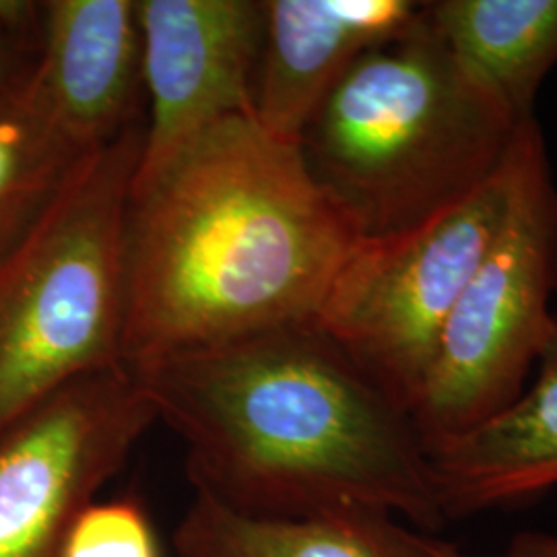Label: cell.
<instances>
[{"mask_svg": "<svg viewBox=\"0 0 557 557\" xmlns=\"http://www.w3.org/2000/svg\"><path fill=\"white\" fill-rule=\"evenodd\" d=\"M128 368L182 440L200 498L248 517L379 510L430 533L446 524L409 413L314 324Z\"/></svg>", "mask_w": 557, "mask_h": 557, "instance_id": "6da1fadb", "label": "cell"}, {"mask_svg": "<svg viewBox=\"0 0 557 557\" xmlns=\"http://www.w3.org/2000/svg\"><path fill=\"white\" fill-rule=\"evenodd\" d=\"M359 239L298 143L223 120L131 184L124 363L314 324Z\"/></svg>", "mask_w": 557, "mask_h": 557, "instance_id": "7a4b0ae2", "label": "cell"}, {"mask_svg": "<svg viewBox=\"0 0 557 557\" xmlns=\"http://www.w3.org/2000/svg\"><path fill=\"white\" fill-rule=\"evenodd\" d=\"M527 122L455 59L423 2L403 36L363 54L337 81L304 124L298 147L359 238H384L496 178Z\"/></svg>", "mask_w": 557, "mask_h": 557, "instance_id": "3957f363", "label": "cell"}, {"mask_svg": "<svg viewBox=\"0 0 557 557\" xmlns=\"http://www.w3.org/2000/svg\"><path fill=\"white\" fill-rule=\"evenodd\" d=\"M145 122L87 161L0 269V438L89 372L124 363V220Z\"/></svg>", "mask_w": 557, "mask_h": 557, "instance_id": "277c9868", "label": "cell"}, {"mask_svg": "<svg viewBox=\"0 0 557 557\" xmlns=\"http://www.w3.org/2000/svg\"><path fill=\"white\" fill-rule=\"evenodd\" d=\"M556 199L541 128L529 120L506 215L442 326L409 413L430 457L498 418L531 382L556 314Z\"/></svg>", "mask_w": 557, "mask_h": 557, "instance_id": "5b68a950", "label": "cell"}, {"mask_svg": "<svg viewBox=\"0 0 557 557\" xmlns=\"http://www.w3.org/2000/svg\"><path fill=\"white\" fill-rule=\"evenodd\" d=\"M510 186L512 156L496 178L436 218L359 239L320 308L314 326L407 413L444 322L498 234Z\"/></svg>", "mask_w": 557, "mask_h": 557, "instance_id": "8992f818", "label": "cell"}, {"mask_svg": "<svg viewBox=\"0 0 557 557\" xmlns=\"http://www.w3.org/2000/svg\"><path fill=\"white\" fill-rule=\"evenodd\" d=\"M153 421L126 363L73 380L17 421L0 438V557H60Z\"/></svg>", "mask_w": 557, "mask_h": 557, "instance_id": "52a82bcc", "label": "cell"}, {"mask_svg": "<svg viewBox=\"0 0 557 557\" xmlns=\"http://www.w3.org/2000/svg\"><path fill=\"white\" fill-rule=\"evenodd\" d=\"M149 103L135 178L223 120L255 114L262 0H137Z\"/></svg>", "mask_w": 557, "mask_h": 557, "instance_id": "ba28073f", "label": "cell"}, {"mask_svg": "<svg viewBox=\"0 0 557 557\" xmlns=\"http://www.w3.org/2000/svg\"><path fill=\"white\" fill-rule=\"evenodd\" d=\"M416 0H262L264 34L255 119L298 143L324 96L363 54L403 36L421 13Z\"/></svg>", "mask_w": 557, "mask_h": 557, "instance_id": "9c48e42d", "label": "cell"}, {"mask_svg": "<svg viewBox=\"0 0 557 557\" xmlns=\"http://www.w3.org/2000/svg\"><path fill=\"white\" fill-rule=\"evenodd\" d=\"M36 79L62 122L94 149L140 124L137 0H44Z\"/></svg>", "mask_w": 557, "mask_h": 557, "instance_id": "30bf717a", "label": "cell"}, {"mask_svg": "<svg viewBox=\"0 0 557 557\" xmlns=\"http://www.w3.org/2000/svg\"><path fill=\"white\" fill-rule=\"evenodd\" d=\"M446 522L557 490V314L524 393L498 418L432 455Z\"/></svg>", "mask_w": 557, "mask_h": 557, "instance_id": "8fae6325", "label": "cell"}, {"mask_svg": "<svg viewBox=\"0 0 557 557\" xmlns=\"http://www.w3.org/2000/svg\"><path fill=\"white\" fill-rule=\"evenodd\" d=\"M176 557H467L455 543L379 510L320 517L239 515L195 496L174 533Z\"/></svg>", "mask_w": 557, "mask_h": 557, "instance_id": "7c38bea8", "label": "cell"}, {"mask_svg": "<svg viewBox=\"0 0 557 557\" xmlns=\"http://www.w3.org/2000/svg\"><path fill=\"white\" fill-rule=\"evenodd\" d=\"M425 17L455 59L518 120L557 64V0H432Z\"/></svg>", "mask_w": 557, "mask_h": 557, "instance_id": "4fadbf2b", "label": "cell"}, {"mask_svg": "<svg viewBox=\"0 0 557 557\" xmlns=\"http://www.w3.org/2000/svg\"><path fill=\"white\" fill-rule=\"evenodd\" d=\"M98 151L62 122L36 71L0 89V269L40 230Z\"/></svg>", "mask_w": 557, "mask_h": 557, "instance_id": "5bb4252c", "label": "cell"}, {"mask_svg": "<svg viewBox=\"0 0 557 557\" xmlns=\"http://www.w3.org/2000/svg\"><path fill=\"white\" fill-rule=\"evenodd\" d=\"M60 557H161L151 520L139 502H94L75 518Z\"/></svg>", "mask_w": 557, "mask_h": 557, "instance_id": "9a60e30c", "label": "cell"}, {"mask_svg": "<svg viewBox=\"0 0 557 557\" xmlns=\"http://www.w3.org/2000/svg\"><path fill=\"white\" fill-rule=\"evenodd\" d=\"M40 32L41 2L0 0V89L34 75Z\"/></svg>", "mask_w": 557, "mask_h": 557, "instance_id": "2e32d148", "label": "cell"}, {"mask_svg": "<svg viewBox=\"0 0 557 557\" xmlns=\"http://www.w3.org/2000/svg\"><path fill=\"white\" fill-rule=\"evenodd\" d=\"M467 557H557V533L520 531L496 552Z\"/></svg>", "mask_w": 557, "mask_h": 557, "instance_id": "e0dca14e", "label": "cell"}, {"mask_svg": "<svg viewBox=\"0 0 557 557\" xmlns=\"http://www.w3.org/2000/svg\"><path fill=\"white\" fill-rule=\"evenodd\" d=\"M556 294H557V199H556Z\"/></svg>", "mask_w": 557, "mask_h": 557, "instance_id": "ac0fdd59", "label": "cell"}]
</instances>
